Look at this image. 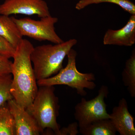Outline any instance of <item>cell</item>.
Returning a JSON list of instances; mask_svg holds the SVG:
<instances>
[{
    "label": "cell",
    "instance_id": "14",
    "mask_svg": "<svg viewBox=\"0 0 135 135\" xmlns=\"http://www.w3.org/2000/svg\"><path fill=\"white\" fill-rule=\"evenodd\" d=\"M103 3H109L116 4L131 15H135L134 3L130 0H80L76 3L75 8L80 10L89 5Z\"/></svg>",
    "mask_w": 135,
    "mask_h": 135
},
{
    "label": "cell",
    "instance_id": "3",
    "mask_svg": "<svg viewBox=\"0 0 135 135\" xmlns=\"http://www.w3.org/2000/svg\"><path fill=\"white\" fill-rule=\"evenodd\" d=\"M32 103L26 110L34 117L41 128L48 129L53 135H59L60 125L57 121L59 114V99L54 86H40Z\"/></svg>",
    "mask_w": 135,
    "mask_h": 135
},
{
    "label": "cell",
    "instance_id": "8",
    "mask_svg": "<svg viewBox=\"0 0 135 135\" xmlns=\"http://www.w3.org/2000/svg\"><path fill=\"white\" fill-rule=\"evenodd\" d=\"M15 122L16 135H38L44 130L29 112L12 98L7 102Z\"/></svg>",
    "mask_w": 135,
    "mask_h": 135
},
{
    "label": "cell",
    "instance_id": "7",
    "mask_svg": "<svg viewBox=\"0 0 135 135\" xmlns=\"http://www.w3.org/2000/svg\"><path fill=\"white\" fill-rule=\"evenodd\" d=\"M37 15L39 17L50 16L48 6L44 0H5L0 5V15Z\"/></svg>",
    "mask_w": 135,
    "mask_h": 135
},
{
    "label": "cell",
    "instance_id": "5",
    "mask_svg": "<svg viewBox=\"0 0 135 135\" xmlns=\"http://www.w3.org/2000/svg\"><path fill=\"white\" fill-rule=\"evenodd\" d=\"M12 18L23 36H27L39 41H47L55 44L64 41L56 32L55 25L58 22L57 18L51 15L41 18L39 20L29 17Z\"/></svg>",
    "mask_w": 135,
    "mask_h": 135
},
{
    "label": "cell",
    "instance_id": "18",
    "mask_svg": "<svg viewBox=\"0 0 135 135\" xmlns=\"http://www.w3.org/2000/svg\"><path fill=\"white\" fill-rule=\"evenodd\" d=\"M12 64L9 59L0 56V75L11 74Z\"/></svg>",
    "mask_w": 135,
    "mask_h": 135
},
{
    "label": "cell",
    "instance_id": "19",
    "mask_svg": "<svg viewBox=\"0 0 135 135\" xmlns=\"http://www.w3.org/2000/svg\"><path fill=\"white\" fill-rule=\"evenodd\" d=\"M78 122H74L70 124L66 127L60 128L59 135H76L79 134Z\"/></svg>",
    "mask_w": 135,
    "mask_h": 135
},
{
    "label": "cell",
    "instance_id": "6",
    "mask_svg": "<svg viewBox=\"0 0 135 135\" xmlns=\"http://www.w3.org/2000/svg\"><path fill=\"white\" fill-rule=\"evenodd\" d=\"M108 94V87L103 85L98 91V95L95 98L88 101L82 98L80 102L76 105L74 116L78 121L79 128L99 120L110 118V114L107 111L104 101Z\"/></svg>",
    "mask_w": 135,
    "mask_h": 135
},
{
    "label": "cell",
    "instance_id": "9",
    "mask_svg": "<svg viewBox=\"0 0 135 135\" xmlns=\"http://www.w3.org/2000/svg\"><path fill=\"white\" fill-rule=\"evenodd\" d=\"M110 114L112 123L120 135H135L134 118L128 110L127 102L122 98L118 106L114 107Z\"/></svg>",
    "mask_w": 135,
    "mask_h": 135
},
{
    "label": "cell",
    "instance_id": "4",
    "mask_svg": "<svg viewBox=\"0 0 135 135\" xmlns=\"http://www.w3.org/2000/svg\"><path fill=\"white\" fill-rule=\"evenodd\" d=\"M77 52L72 49L67 55V65L62 68L55 76L37 81V85L54 86L65 85L75 89L77 94L85 96L87 93L85 89L93 90L96 85L94 82L95 80V75L92 73H83L77 70L76 65Z\"/></svg>",
    "mask_w": 135,
    "mask_h": 135
},
{
    "label": "cell",
    "instance_id": "10",
    "mask_svg": "<svg viewBox=\"0 0 135 135\" xmlns=\"http://www.w3.org/2000/svg\"><path fill=\"white\" fill-rule=\"evenodd\" d=\"M135 43V15H131L125 26L118 30L109 29L104 35L105 45L131 46Z\"/></svg>",
    "mask_w": 135,
    "mask_h": 135
},
{
    "label": "cell",
    "instance_id": "12",
    "mask_svg": "<svg viewBox=\"0 0 135 135\" xmlns=\"http://www.w3.org/2000/svg\"><path fill=\"white\" fill-rule=\"evenodd\" d=\"M83 135H115L116 131L110 119H102L80 128Z\"/></svg>",
    "mask_w": 135,
    "mask_h": 135
},
{
    "label": "cell",
    "instance_id": "1",
    "mask_svg": "<svg viewBox=\"0 0 135 135\" xmlns=\"http://www.w3.org/2000/svg\"><path fill=\"white\" fill-rule=\"evenodd\" d=\"M33 48L31 42L22 39L16 47L11 65V93L17 103L26 109L31 105L38 90L30 57Z\"/></svg>",
    "mask_w": 135,
    "mask_h": 135
},
{
    "label": "cell",
    "instance_id": "2",
    "mask_svg": "<svg viewBox=\"0 0 135 135\" xmlns=\"http://www.w3.org/2000/svg\"><path fill=\"white\" fill-rule=\"evenodd\" d=\"M77 42L76 39H71L54 45L34 47L30 57L37 81L57 74L63 68L64 59Z\"/></svg>",
    "mask_w": 135,
    "mask_h": 135
},
{
    "label": "cell",
    "instance_id": "16",
    "mask_svg": "<svg viewBox=\"0 0 135 135\" xmlns=\"http://www.w3.org/2000/svg\"><path fill=\"white\" fill-rule=\"evenodd\" d=\"M12 81L11 74L0 75V107L13 98L10 92Z\"/></svg>",
    "mask_w": 135,
    "mask_h": 135
},
{
    "label": "cell",
    "instance_id": "13",
    "mask_svg": "<svg viewBox=\"0 0 135 135\" xmlns=\"http://www.w3.org/2000/svg\"><path fill=\"white\" fill-rule=\"evenodd\" d=\"M123 84L127 88L131 96L135 97V52L133 51L131 55L126 61L122 73Z\"/></svg>",
    "mask_w": 135,
    "mask_h": 135
},
{
    "label": "cell",
    "instance_id": "17",
    "mask_svg": "<svg viewBox=\"0 0 135 135\" xmlns=\"http://www.w3.org/2000/svg\"><path fill=\"white\" fill-rule=\"evenodd\" d=\"M16 49L6 39L0 36V56L9 59L13 58Z\"/></svg>",
    "mask_w": 135,
    "mask_h": 135
},
{
    "label": "cell",
    "instance_id": "11",
    "mask_svg": "<svg viewBox=\"0 0 135 135\" xmlns=\"http://www.w3.org/2000/svg\"><path fill=\"white\" fill-rule=\"evenodd\" d=\"M0 36L6 39L16 48L23 39V36L12 17L4 15H0Z\"/></svg>",
    "mask_w": 135,
    "mask_h": 135
},
{
    "label": "cell",
    "instance_id": "15",
    "mask_svg": "<svg viewBox=\"0 0 135 135\" xmlns=\"http://www.w3.org/2000/svg\"><path fill=\"white\" fill-rule=\"evenodd\" d=\"M0 135H16L15 122L7 103L0 107Z\"/></svg>",
    "mask_w": 135,
    "mask_h": 135
}]
</instances>
